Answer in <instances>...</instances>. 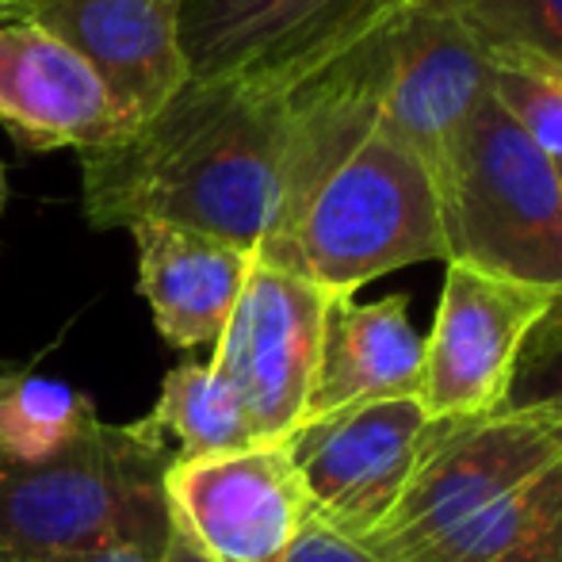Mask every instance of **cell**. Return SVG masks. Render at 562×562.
Returning <instances> with one entry per match:
<instances>
[{
    "label": "cell",
    "mask_w": 562,
    "mask_h": 562,
    "mask_svg": "<svg viewBox=\"0 0 562 562\" xmlns=\"http://www.w3.org/2000/svg\"><path fill=\"white\" fill-rule=\"evenodd\" d=\"M0 562H4V559H0Z\"/></svg>",
    "instance_id": "28"
},
{
    "label": "cell",
    "mask_w": 562,
    "mask_h": 562,
    "mask_svg": "<svg viewBox=\"0 0 562 562\" xmlns=\"http://www.w3.org/2000/svg\"><path fill=\"white\" fill-rule=\"evenodd\" d=\"M97 422V406L77 386L8 363L0 371V456L38 463L66 451Z\"/></svg>",
    "instance_id": "17"
},
{
    "label": "cell",
    "mask_w": 562,
    "mask_h": 562,
    "mask_svg": "<svg viewBox=\"0 0 562 562\" xmlns=\"http://www.w3.org/2000/svg\"><path fill=\"white\" fill-rule=\"evenodd\" d=\"M23 20L50 31L100 77L123 134L188 85L180 0H31Z\"/></svg>",
    "instance_id": "12"
},
{
    "label": "cell",
    "mask_w": 562,
    "mask_h": 562,
    "mask_svg": "<svg viewBox=\"0 0 562 562\" xmlns=\"http://www.w3.org/2000/svg\"><path fill=\"white\" fill-rule=\"evenodd\" d=\"M8 368V360H0V371H4Z\"/></svg>",
    "instance_id": "26"
},
{
    "label": "cell",
    "mask_w": 562,
    "mask_h": 562,
    "mask_svg": "<svg viewBox=\"0 0 562 562\" xmlns=\"http://www.w3.org/2000/svg\"><path fill=\"white\" fill-rule=\"evenodd\" d=\"M360 543L383 562H562V417L505 402L432 422L398 505Z\"/></svg>",
    "instance_id": "2"
},
{
    "label": "cell",
    "mask_w": 562,
    "mask_h": 562,
    "mask_svg": "<svg viewBox=\"0 0 562 562\" xmlns=\"http://www.w3.org/2000/svg\"><path fill=\"white\" fill-rule=\"evenodd\" d=\"M81 562H161V555L142 551V548H112V551H100V555H89Z\"/></svg>",
    "instance_id": "23"
},
{
    "label": "cell",
    "mask_w": 562,
    "mask_h": 562,
    "mask_svg": "<svg viewBox=\"0 0 562 562\" xmlns=\"http://www.w3.org/2000/svg\"><path fill=\"white\" fill-rule=\"evenodd\" d=\"M437 188L448 260L562 299V172L494 89L456 134Z\"/></svg>",
    "instance_id": "5"
},
{
    "label": "cell",
    "mask_w": 562,
    "mask_h": 562,
    "mask_svg": "<svg viewBox=\"0 0 562 562\" xmlns=\"http://www.w3.org/2000/svg\"><path fill=\"white\" fill-rule=\"evenodd\" d=\"M429 425L422 398L368 402L299 425L288 448L314 520L345 540H368L398 505Z\"/></svg>",
    "instance_id": "9"
},
{
    "label": "cell",
    "mask_w": 562,
    "mask_h": 562,
    "mask_svg": "<svg viewBox=\"0 0 562 562\" xmlns=\"http://www.w3.org/2000/svg\"><path fill=\"white\" fill-rule=\"evenodd\" d=\"M291 89L195 81L142 126L81 154L92 229L161 223L268 260L291 215Z\"/></svg>",
    "instance_id": "1"
},
{
    "label": "cell",
    "mask_w": 562,
    "mask_h": 562,
    "mask_svg": "<svg viewBox=\"0 0 562 562\" xmlns=\"http://www.w3.org/2000/svg\"><path fill=\"white\" fill-rule=\"evenodd\" d=\"M283 562H383V559L371 555L363 543L337 536L334 528H326L322 520H311V525L303 528V536L291 543Z\"/></svg>",
    "instance_id": "21"
},
{
    "label": "cell",
    "mask_w": 562,
    "mask_h": 562,
    "mask_svg": "<svg viewBox=\"0 0 562 562\" xmlns=\"http://www.w3.org/2000/svg\"><path fill=\"white\" fill-rule=\"evenodd\" d=\"M329 295L291 268L252 260L211 368L234 386L257 445H288L303 425Z\"/></svg>",
    "instance_id": "7"
},
{
    "label": "cell",
    "mask_w": 562,
    "mask_h": 562,
    "mask_svg": "<svg viewBox=\"0 0 562 562\" xmlns=\"http://www.w3.org/2000/svg\"><path fill=\"white\" fill-rule=\"evenodd\" d=\"M490 58H494V97L532 134L536 146L562 165V69L517 54H490Z\"/></svg>",
    "instance_id": "19"
},
{
    "label": "cell",
    "mask_w": 562,
    "mask_h": 562,
    "mask_svg": "<svg viewBox=\"0 0 562 562\" xmlns=\"http://www.w3.org/2000/svg\"><path fill=\"white\" fill-rule=\"evenodd\" d=\"M494 89V58L448 0H406L391 23L379 131L414 149L432 177Z\"/></svg>",
    "instance_id": "11"
},
{
    "label": "cell",
    "mask_w": 562,
    "mask_h": 562,
    "mask_svg": "<svg viewBox=\"0 0 562 562\" xmlns=\"http://www.w3.org/2000/svg\"><path fill=\"white\" fill-rule=\"evenodd\" d=\"M161 562H215L200 551V543L188 536V528L172 517V528H169V540H165V551H161Z\"/></svg>",
    "instance_id": "22"
},
{
    "label": "cell",
    "mask_w": 562,
    "mask_h": 562,
    "mask_svg": "<svg viewBox=\"0 0 562 562\" xmlns=\"http://www.w3.org/2000/svg\"><path fill=\"white\" fill-rule=\"evenodd\" d=\"M126 234L138 249V295L165 345L184 352L215 348L257 257L218 237L161 223H138Z\"/></svg>",
    "instance_id": "15"
},
{
    "label": "cell",
    "mask_w": 562,
    "mask_h": 562,
    "mask_svg": "<svg viewBox=\"0 0 562 562\" xmlns=\"http://www.w3.org/2000/svg\"><path fill=\"white\" fill-rule=\"evenodd\" d=\"M551 306V291L448 260L437 322L425 337L422 409L429 422L502 409L525 340Z\"/></svg>",
    "instance_id": "8"
},
{
    "label": "cell",
    "mask_w": 562,
    "mask_h": 562,
    "mask_svg": "<svg viewBox=\"0 0 562 562\" xmlns=\"http://www.w3.org/2000/svg\"><path fill=\"white\" fill-rule=\"evenodd\" d=\"M509 406H548L562 417V299L525 340L513 371Z\"/></svg>",
    "instance_id": "20"
},
{
    "label": "cell",
    "mask_w": 562,
    "mask_h": 562,
    "mask_svg": "<svg viewBox=\"0 0 562 562\" xmlns=\"http://www.w3.org/2000/svg\"><path fill=\"white\" fill-rule=\"evenodd\" d=\"M31 0H0V23H12V20H23Z\"/></svg>",
    "instance_id": "24"
},
{
    "label": "cell",
    "mask_w": 562,
    "mask_h": 562,
    "mask_svg": "<svg viewBox=\"0 0 562 562\" xmlns=\"http://www.w3.org/2000/svg\"><path fill=\"white\" fill-rule=\"evenodd\" d=\"M165 497L172 517L215 562H283L314 520L288 445L172 459Z\"/></svg>",
    "instance_id": "10"
},
{
    "label": "cell",
    "mask_w": 562,
    "mask_h": 562,
    "mask_svg": "<svg viewBox=\"0 0 562 562\" xmlns=\"http://www.w3.org/2000/svg\"><path fill=\"white\" fill-rule=\"evenodd\" d=\"M422 383L425 337L409 322L406 295L375 303H356V295L329 299L303 425L368 402L422 398Z\"/></svg>",
    "instance_id": "14"
},
{
    "label": "cell",
    "mask_w": 562,
    "mask_h": 562,
    "mask_svg": "<svg viewBox=\"0 0 562 562\" xmlns=\"http://www.w3.org/2000/svg\"><path fill=\"white\" fill-rule=\"evenodd\" d=\"M406 0H180L195 81L295 89L379 31Z\"/></svg>",
    "instance_id": "6"
},
{
    "label": "cell",
    "mask_w": 562,
    "mask_h": 562,
    "mask_svg": "<svg viewBox=\"0 0 562 562\" xmlns=\"http://www.w3.org/2000/svg\"><path fill=\"white\" fill-rule=\"evenodd\" d=\"M172 448L142 422H92L38 463L0 456V559L81 562L112 548L161 555L172 528Z\"/></svg>",
    "instance_id": "3"
},
{
    "label": "cell",
    "mask_w": 562,
    "mask_h": 562,
    "mask_svg": "<svg viewBox=\"0 0 562 562\" xmlns=\"http://www.w3.org/2000/svg\"><path fill=\"white\" fill-rule=\"evenodd\" d=\"M0 126L27 154H92L123 134L100 77L50 31L0 23Z\"/></svg>",
    "instance_id": "13"
},
{
    "label": "cell",
    "mask_w": 562,
    "mask_h": 562,
    "mask_svg": "<svg viewBox=\"0 0 562 562\" xmlns=\"http://www.w3.org/2000/svg\"><path fill=\"white\" fill-rule=\"evenodd\" d=\"M4 203H8V177H4V169H0V215H4Z\"/></svg>",
    "instance_id": "25"
},
{
    "label": "cell",
    "mask_w": 562,
    "mask_h": 562,
    "mask_svg": "<svg viewBox=\"0 0 562 562\" xmlns=\"http://www.w3.org/2000/svg\"><path fill=\"white\" fill-rule=\"evenodd\" d=\"M425 260H448L437 177L375 126L306 195L268 265L306 276L329 299H348L363 283Z\"/></svg>",
    "instance_id": "4"
},
{
    "label": "cell",
    "mask_w": 562,
    "mask_h": 562,
    "mask_svg": "<svg viewBox=\"0 0 562 562\" xmlns=\"http://www.w3.org/2000/svg\"><path fill=\"white\" fill-rule=\"evenodd\" d=\"M559 172H562V165H559Z\"/></svg>",
    "instance_id": "27"
},
{
    "label": "cell",
    "mask_w": 562,
    "mask_h": 562,
    "mask_svg": "<svg viewBox=\"0 0 562 562\" xmlns=\"http://www.w3.org/2000/svg\"><path fill=\"white\" fill-rule=\"evenodd\" d=\"M149 432L165 440L177 459L223 456L252 448V425L234 386L211 363L184 360L165 375L154 409L142 417Z\"/></svg>",
    "instance_id": "16"
},
{
    "label": "cell",
    "mask_w": 562,
    "mask_h": 562,
    "mask_svg": "<svg viewBox=\"0 0 562 562\" xmlns=\"http://www.w3.org/2000/svg\"><path fill=\"white\" fill-rule=\"evenodd\" d=\"M490 54L562 69V0H448Z\"/></svg>",
    "instance_id": "18"
}]
</instances>
